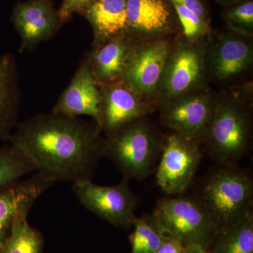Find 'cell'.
<instances>
[{
    "mask_svg": "<svg viewBox=\"0 0 253 253\" xmlns=\"http://www.w3.org/2000/svg\"><path fill=\"white\" fill-rule=\"evenodd\" d=\"M98 126L76 118L51 113L18 125L11 146L23 155L37 172L50 180L91 179L104 157V141Z\"/></svg>",
    "mask_w": 253,
    "mask_h": 253,
    "instance_id": "obj_1",
    "label": "cell"
},
{
    "mask_svg": "<svg viewBox=\"0 0 253 253\" xmlns=\"http://www.w3.org/2000/svg\"><path fill=\"white\" fill-rule=\"evenodd\" d=\"M218 166L201 182L195 198L221 231L253 214V181L237 166Z\"/></svg>",
    "mask_w": 253,
    "mask_h": 253,
    "instance_id": "obj_2",
    "label": "cell"
},
{
    "mask_svg": "<svg viewBox=\"0 0 253 253\" xmlns=\"http://www.w3.org/2000/svg\"><path fill=\"white\" fill-rule=\"evenodd\" d=\"M165 140L166 136L154 125L140 118L108 136L104 141V157L114 163L126 180H141L152 172Z\"/></svg>",
    "mask_w": 253,
    "mask_h": 253,
    "instance_id": "obj_3",
    "label": "cell"
},
{
    "mask_svg": "<svg viewBox=\"0 0 253 253\" xmlns=\"http://www.w3.org/2000/svg\"><path fill=\"white\" fill-rule=\"evenodd\" d=\"M251 126L249 113L239 102L216 99L204 141L210 157L218 165L237 166L251 149Z\"/></svg>",
    "mask_w": 253,
    "mask_h": 253,
    "instance_id": "obj_4",
    "label": "cell"
},
{
    "mask_svg": "<svg viewBox=\"0 0 253 253\" xmlns=\"http://www.w3.org/2000/svg\"><path fill=\"white\" fill-rule=\"evenodd\" d=\"M153 214L166 237L184 246L200 245L210 249L219 230L196 198L177 196L159 200Z\"/></svg>",
    "mask_w": 253,
    "mask_h": 253,
    "instance_id": "obj_5",
    "label": "cell"
},
{
    "mask_svg": "<svg viewBox=\"0 0 253 253\" xmlns=\"http://www.w3.org/2000/svg\"><path fill=\"white\" fill-rule=\"evenodd\" d=\"M206 51L201 41H187L171 48L158 86L157 98L161 104L199 91L206 78Z\"/></svg>",
    "mask_w": 253,
    "mask_h": 253,
    "instance_id": "obj_6",
    "label": "cell"
},
{
    "mask_svg": "<svg viewBox=\"0 0 253 253\" xmlns=\"http://www.w3.org/2000/svg\"><path fill=\"white\" fill-rule=\"evenodd\" d=\"M73 190L86 209L110 224L130 229L136 219L139 199L129 188L128 180L114 186H101L91 179L73 182Z\"/></svg>",
    "mask_w": 253,
    "mask_h": 253,
    "instance_id": "obj_7",
    "label": "cell"
},
{
    "mask_svg": "<svg viewBox=\"0 0 253 253\" xmlns=\"http://www.w3.org/2000/svg\"><path fill=\"white\" fill-rule=\"evenodd\" d=\"M171 46L166 40L133 44L121 81L136 96L152 104Z\"/></svg>",
    "mask_w": 253,
    "mask_h": 253,
    "instance_id": "obj_8",
    "label": "cell"
},
{
    "mask_svg": "<svg viewBox=\"0 0 253 253\" xmlns=\"http://www.w3.org/2000/svg\"><path fill=\"white\" fill-rule=\"evenodd\" d=\"M200 144L176 133L166 136L156 171L158 185L165 193L181 194L191 185L201 161Z\"/></svg>",
    "mask_w": 253,
    "mask_h": 253,
    "instance_id": "obj_9",
    "label": "cell"
},
{
    "mask_svg": "<svg viewBox=\"0 0 253 253\" xmlns=\"http://www.w3.org/2000/svg\"><path fill=\"white\" fill-rule=\"evenodd\" d=\"M215 100L199 91L181 95L161 104V121L173 132L203 142L212 121Z\"/></svg>",
    "mask_w": 253,
    "mask_h": 253,
    "instance_id": "obj_10",
    "label": "cell"
},
{
    "mask_svg": "<svg viewBox=\"0 0 253 253\" xmlns=\"http://www.w3.org/2000/svg\"><path fill=\"white\" fill-rule=\"evenodd\" d=\"M98 84L101 94L99 129L107 136L152 112L153 104L143 101L123 82Z\"/></svg>",
    "mask_w": 253,
    "mask_h": 253,
    "instance_id": "obj_11",
    "label": "cell"
},
{
    "mask_svg": "<svg viewBox=\"0 0 253 253\" xmlns=\"http://www.w3.org/2000/svg\"><path fill=\"white\" fill-rule=\"evenodd\" d=\"M11 21L21 37L20 51L31 50L54 36L63 23L53 0H26L15 5Z\"/></svg>",
    "mask_w": 253,
    "mask_h": 253,
    "instance_id": "obj_12",
    "label": "cell"
},
{
    "mask_svg": "<svg viewBox=\"0 0 253 253\" xmlns=\"http://www.w3.org/2000/svg\"><path fill=\"white\" fill-rule=\"evenodd\" d=\"M52 113L68 118L89 116L99 129L101 94L87 60L81 63L69 85L54 105Z\"/></svg>",
    "mask_w": 253,
    "mask_h": 253,
    "instance_id": "obj_13",
    "label": "cell"
},
{
    "mask_svg": "<svg viewBox=\"0 0 253 253\" xmlns=\"http://www.w3.org/2000/svg\"><path fill=\"white\" fill-rule=\"evenodd\" d=\"M251 38L237 33L219 36L209 54L208 66L214 79L224 81L239 76L252 66L253 49Z\"/></svg>",
    "mask_w": 253,
    "mask_h": 253,
    "instance_id": "obj_14",
    "label": "cell"
},
{
    "mask_svg": "<svg viewBox=\"0 0 253 253\" xmlns=\"http://www.w3.org/2000/svg\"><path fill=\"white\" fill-rule=\"evenodd\" d=\"M55 182L39 172L0 192V253L18 214L30 212L36 200Z\"/></svg>",
    "mask_w": 253,
    "mask_h": 253,
    "instance_id": "obj_15",
    "label": "cell"
},
{
    "mask_svg": "<svg viewBox=\"0 0 253 253\" xmlns=\"http://www.w3.org/2000/svg\"><path fill=\"white\" fill-rule=\"evenodd\" d=\"M126 9L129 36L158 37L172 27L173 8L169 0H127Z\"/></svg>",
    "mask_w": 253,
    "mask_h": 253,
    "instance_id": "obj_16",
    "label": "cell"
},
{
    "mask_svg": "<svg viewBox=\"0 0 253 253\" xmlns=\"http://www.w3.org/2000/svg\"><path fill=\"white\" fill-rule=\"evenodd\" d=\"M132 45L130 36L122 34L95 46L86 60L98 84L121 81Z\"/></svg>",
    "mask_w": 253,
    "mask_h": 253,
    "instance_id": "obj_17",
    "label": "cell"
},
{
    "mask_svg": "<svg viewBox=\"0 0 253 253\" xmlns=\"http://www.w3.org/2000/svg\"><path fill=\"white\" fill-rule=\"evenodd\" d=\"M127 0H95L82 15L90 23L94 36V45L127 33Z\"/></svg>",
    "mask_w": 253,
    "mask_h": 253,
    "instance_id": "obj_18",
    "label": "cell"
},
{
    "mask_svg": "<svg viewBox=\"0 0 253 253\" xmlns=\"http://www.w3.org/2000/svg\"><path fill=\"white\" fill-rule=\"evenodd\" d=\"M19 102L16 61L13 55H0V141L11 136L17 121Z\"/></svg>",
    "mask_w": 253,
    "mask_h": 253,
    "instance_id": "obj_19",
    "label": "cell"
},
{
    "mask_svg": "<svg viewBox=\"0 0 253 253\" xmlns=\"http://www.w3.org/2000/svg\"><path fill=\"white\" fill-rule=\"evenodd\" d=\"M29 212L16 217L1 253H42L44 240L39 231L28 222Z\"/></svg>",
    "mask_w": 253,
    "mask_h": 253,
    "instance_id": "obj_20",
    "label": "cell"
},
{
    "mask_svg": "<svg viewBox=\"0 0 253 253\" xmlns=\"http://www.w3.org/2000/svg\"><path fill=\"white\" fill-rule=\"evenodd\" d=\"M212 253H253V214L237 225L219 231Z\"/></svg>",
    "mask_w": 253,
    "mask_h": 253,
    "instance_id": "obj_21",
    "label": "cell"
},
{
    "mask_svg": "<svg viewBox=\"0 0 253 253\" xmlns=\"http://www.w3.org/2000/svg\"><path fill=\"white\" fill-rule=\"evenodd\" d=\"M134 230L129 236L131 253H155L166 236L154 214H142L136 217Z\"/></svg>",
    "mask_w": 253,
    "mask_h": 253,
    "instance_id": "obj_22",
    "label": "cell"
},
{
    "mask_svg": "<svg viewBox=\"0 0 253 253\" xmlns=\"http://www.w3.org/2000/svg\"><path fill=\"white\" fill-rule=\"evenodd\" d=\"M35 171L27 158L11 145L0 149V192L17 184L23 176Z\"/></svg>",
    "mask_w": 253,
    "mask_h": 253,
    "instance_id": "obj_23",
    "label": "cell"
},
{
    "mask_svg": "<svg viewBox=\"0 0 253 253\" xmlns=\"http://www.w3.org/2000/svg\"><path fill=\"white\" fill-rule=\"evenodd\" d=\"M223 18L234 33L251 38L253 33V1L245 0L226 6Z\"/></svg>",
    "mask_w": 253,
    "mask_h": 253,
    "instance_id": "obj_24",
    "label": "cell"
},
{
    "mask_svg": "<svg viewBox=\"0 0 253 253\" xmlns=\"http://www.w3.org/2000/svg\"><path fill=\"white\" fill-rule=\"evenodd\" d=\"M169 2L177 15L182 28L183 34L187 41H201L207 36L210 33L209 23L182 5L174 1H169Z\"/></svg>",
    "mask_w": 253,
    "mask_h": 253,
    "instance_id": "obj_25",
    "label": "cell"
},
{
    "mask_svg": "<svg viewBox=\"0 0 253 253\" xmlns=\"http://www.w3.org/2000/svg\"><path fill=\"white\" fill-rule=\"evenodd\" d=\"M95 0H63L57 10L61 23L67 22L74 14H81Z\"/></svg>",
    "mask_w": 253,
    "mask_h": 253,
    "instance_id": "obj_26",
    "label": "cell"
},
{
    "mask_svg": "<svg viewBox=\"0 0 253 253\" xmlns=\"http://www.w3.org/2000/svg\"><path fill=\"white\" fill-rule=\"evenodd\" d=\"M170 1L178 3L182 5L186 9L193 11L196 15L204 20L206 22L209 23V16L207 10L205 8L204 4L201 0H169Z\"/></svg>",
    "mask_w": 253,
    "mask_h": 253,
    "instance_id": "obj_27",
    "label": "cell"
},
{
    "mask_svg": "<svg viewBox=\"0 0 253 253\" xmlns=\"http://www.w3.org/2000/svg\"><path fill=\"white\" fill-rule=\"evenodd\" d=\"M155 253H185V246L175 239L166 237Z\"/></svg>",
    "mask_w": 253,
    "mask_h": 253,
    "instance_id": "obj_28",
    "label": "cell"
},
{
    "mask_svg": "<svg viewBox=\"0 0 253 253\" xmlns=\"http://www.w3.org/2000/svg\"><path fill=\"white\" fill-rule=\"evenodd\" d=\"M185 253H212L210 249L200 245H189L186 246Z\"/></svg>",
    "mask_w": 253,
    "mask_h": 253,
    "instance_id": "obj_29",
    "label": "cell"
},
{
    "mask_svg": "<svg viewBox=\"0 0 253 253\" xmlns=\"http://www.w3.org/2000/svg\"><path fill=\"white\" fill-rule=\"evenodd\" d=\"M219 4L224 5L225 6H231V5L237 4V3L244 1L245 0H215Z\"/></svg>",
    "mask_w": 253,
    "mask_h": 253,
    "instance_id": "obj_30",
    "label": "cell"
}]
</instances>
